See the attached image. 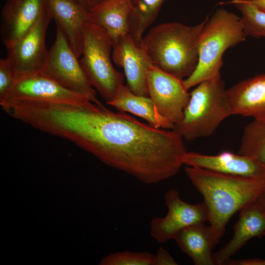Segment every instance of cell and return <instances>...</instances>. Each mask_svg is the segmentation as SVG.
I'll use <instances>...</instances> for the list:
<instances>
[{"instance_id": "484cf974", "label": "cell", "mask_w": 265, "mask_h": 265, "mask_svg": "<svg viewBox=\"0 0 265 265\" xmlns=\"http://www.w3.org/2000/svg\"><path fill=\"white\" fill-rule=\"evenodd\" d=\"M175 259L163 247L159 246L155 255L153 265H177Z\"/></svg>"}, {"instance_id": "ba28073f", "label": "cell", "mask_w": 265, "mask_h": 265, "mask_svg": "<svg viewBox=\"0 0 265 265\" xmlns=\"http://www.w3.org/2000/svg\"><path fill=\"white\" fill-rule=\"evenodd\" d=\"M164 197L166 214L153 218L150 224V235L158 242L164 243L173 239L178 232L186 227L209 221V212L204 203H186L173 188L166 191Z\"/></svg>"}, {"instance_id": "d4e9b609", "label": "cell", "mask_w": 265, "mask_h": 265, "mask_svg": "<svg viewBox=\"0 0 265 265\" xmlns=\"http://www.w3.org/2000/svg\"><path fill=\"white\" fill-rule=\"evenodd\" d=\"M17 75L7 58L0 60V101L6 96L15 83Z\"/></svg>"}, {"instance_id": "52a82bcc", "label": "cell", "mask_w": 265, "mask_h": 265, "mask_svg": "<svg viewBox=\"0 0 265 265\" xmlns=\"http://www.w3.org/2000/svg\"><path fill=\"white\" fill-rule=\"evenodd\" d=\"M55 41L48 51L44 73L60 84L86 97L91 102L103 105L89 82L80 60L71 48L64 32L55 23Z\"/></svg>"}, {"instance_id": "83f0119b", "label": "cell", "mask_w": 265, "mask_h": 265, "mask_svg": "<svg viewBox=\"0 0 265 265\" xmlns=\"http://www.w3.org/2000/svg\"><path fill=\"white\" fill-rule=\"evenodd\" d=\"M260 10L265 12V0H247Z\"/></svg>"}, {"instance_id": "e0dca14e", "label": "cell", "mask_w": 265, "mask_h": 265, "mask_svg": "<svg viewBox=\"0 0 265 265\" xmlns=\"http://www.w3.org/2000/svg\"><path fill=\"white\" fill-rule=\"evenodd\" d=\"M226 94L232 115L265 121V73L236 84Z\"/></svg>"}, {"instance_id": "2e32d148", "label": "cell", "mask_w": 265, "mask_h": 265, "mask_svg": "<svg viewBox=\"0 0 265 265\" xmlns=\"http://www.w3.org/2000/svg\"><path fill=\"white\" fill-rule=\"evenodd\" d=\"M183 163L187 166L200 167L232 175L253 178H265V168L254 159L229 152L216 155L186 152Z\"/></svg>"}, {"instance_id": "f1b7e54d", "label": "cell", "mask_w": 265, "mask_h": 265, "mask_svg": "<svg viewBox=\"0 0 265 265\" xmlns=\"http://www.w3.org/2000/svg\"><path fill=\"white\" fill-rule=\"evenodd\" d=\"M84 8L89 11L90 8V0H77Z\"/></svg>"}, {"instance_id": "7c38bea8", "label": "cell", "mask_w": 265, "mask_h": 265, "mask_svg": "<svg viewBox=\"0 0 265 265\" xmlns=\"http://www.w3.org/2000/svg\"><path fill=\"white\" fill-rule=\"evenodd\" d=\"M112 59L122 67L127 85L136 95L149 97L147 72L153 65L142 43L137 42L130 35L121 38L112 46Z\"/></svg>"}, {"instance_id": "277c9868", "label": "cell", "mask_w": 265, "mask_h": 265, "mask_svg": "<svg viewBox=\"0 0 265 265\" xmlns=\"http://www.w3.org/2000/svg\"><path fill=\"white\" fill-rule=\"evenodd\" d=\"M246 37L240 17L224 8L217 9L201 32L198 64L193 73L184 80L186 87L188 90L204 81L220 80L223 53Z\"/></svg>"}, {"instance_id": "603a6c76", "label": "cell", "mask_w": 265, "mask_h": 265, "mask_svg": "<svg viewBox=\"0 0 265 265\" xmlns=\"http://www.w3.org/2000/svg\"><path fill=\"white\" fill-rule=\"evenodd\" d=\"M165 0H132L136 12L138 27L137 36L142 39L145 29L155 20Z\"/></svg>"}, {"instance_id": "5bb4252c", "label": "cell", "mask_w": 265, "mask_h": 265, "mask_svg": "<svg viewBox=\"0 0 265 265\" xmlns=\"http://www.w3.org/2000/svg\"><path fill=\"white\" fill-rule=\"evenodd\" d=\"M46 9L45 0H6L0 24L1 38L6 48L30 30Z\"/></svg>"}, {"instance_id": "ffe728a7", "label": "cell", "mask_w": 265, "mask_h": 265, "mask_svg": "<svg viewBox=\"0 0 265 265\" xmlns=\"http://www.w3.org/2000/svg\"><path fill=\"white\" fill-rule=\"evenodd\" d=\"M106 104L120 111L140 117L154 127L171 130L174 127L173 123L159 113L149 97L135 94L127 85H122L114 99Z\"/></svg>"}, {"instance_id": "9a60e30c", "label": "cell", "mask_w": 265, "mask_h": 265, "mask_svg": "<svg viewBox=\"0 0 265 265\" xmlns=\"http://www.w3.org/2000/svg\"><path fill=\"white\" fill-rule=\"evenodd\" d=\"M231 240L213 253L215 265H222L253 238L265 236V207L260 197L239 211Z\"/></svg>"}, {"instance_id": "30bf717a", "label": "cell", "mask_w": 265, "mask_h": 265, "mask_svg": "<svg viewBox=\"0 0 265 265\" xmlns=\"http://www.w3.org/2000/svg\"><path fill=\"white\" fill-rule=\"evenodd\" d=\"M147 89L149 97L161 115L174 125L182 120L190 98L184 80L153 65L147 72Z\"/></svg>"}, {"instance_id": "4316f807", "label": "cell", "mask_w": 265, "mask_h": 265, "mask_svg": "<svg viewBox=\"0 0 265 265\" xmlns=\"http://www.w3.org/2000/svg\"><path fill=\"white\" fill-rule=\"evenodd\" d=\"M224 265H265V259L255 258L239 260L229 259Z\"/></svg>"}, {"instance_id": "7402d4cb", "label": "cell", "mask_w": 265, "mask_h": 265, "mask_svg": "<svg viewBox=\"0 0 265 265\" xmlns=\"http://www.w3.org/2000/svg\"><path fill=\"white\" fill-rule=\"evenodd\" d=\"M225 3L233 4L239 10L247 36L265 37V12L257 8L247 0H232Z\"/></svg>"}, {"instance_id": "6da1fadb", "label": "cell", "mask_w": 265, "mask_h": 265, "mask_svg": "<svg viewBox=\"0 0 265 265\" xmlns=\"http://www.w3.org/2000/svg\"><path fill=\"white\" fill-rule=\"evenodd\" d=\"M63 133L66 140L146 184L176 175L186 152L173 130L154 127L90 101L71 108Z\"/></svg>"}, {"instance_id": "ac0fdd59", "label": "cell", "mask_w": 265, "mask_h": 265, "mask_svg": "<svg viewBox=\"0 0 265 265\" xmlns=\"http://www.w3.org/2000/svg\"><path fill=\"white\" fill-rule=\"evenodd\" d=\"M46 8L62 28L78 58L83 51L82 25L91 21L89 11L77 0H45Z\"/></svg>"}, {"instance_id": "d6986e66", "label": "cell", "mask_w": 265, "mask_h": 265, "mask_svg": "<svg viewBox=\"0 0 265 265\" xmlns=\"http://www.w3.org/2000/svg\"><path fill=\"white\" fill-rule=\"evenodd\" d=\"M173 239L194 265H215L212 250L220 238L211 225L199 223L189 226L178 232Z\"/></svg>"}, {"instance_id": "cb8c5ba5", "label": "cell", "mask_w": 265, "mask_h": 265, "mask_svg": "<svg viewBox=\"0 0 265 265\" xmlns=\"http://www.w3.org/2000/svg\"><path fill=\"white\" fill-rule=\"evenodd\" d=\"M155 255L145 251H124L115 252L104 258L103 265H153Z\"/></svg>"}, {"instance_id": "4dcf8cb0", "label": "cell", "mask_w": 265, "mask_h": 265, "mask_svg": "<svg viewBox=\"0 0 265 265\" xmlns=\"http://www.w3.org/2000/svg\"><path fill=\"white\" fill-rule=\"evenodd\" d=\"M101 0H90V7Z\"/></svg>"}, {"instance_id": "44dd1931", "label": "cell", "mask_w": 265, "mask_h": 265, "mask_svg": "<svg viewBox=\"0 0 265 265\" xmlns=\"http://www.w3.org/2000/svg\"><path fill=\"white\" fill-rule=\"evenodd\" d=\"M238 154L254 159L265 168V121L254 120L244 127Z\"/></svg>"}, {"instance_id": "3957f363", "label": "cell", "mask_w": 265, "mask_h": 265, "mask_svg": "<svg viewBox=\"0 0 265 265\" xmlns=\"http://www.w3.org/2000/svg\"><path fill=\"white\" fill-rule=\"evenodd\" d=\"M208 19L194 26L173 22L151 28L142 44L153 65L179 79L189 77L198 64L200 37Z\"/></svg>"}, {"instance_id": "9c48e42d", "label": "cell", "mask_w": 265, "mask_h": 265, "mask_svg": "<svg viewBox=\"0 0 265 265\" xmlns=\"http://www.w3.org/2000/svg\"><path fill=\"white\" fill-rule=\"evenodd\" d=\"M52 19L46 9L30 30L7 49L6 58L17 77L43 72L48 55L45 45L46 34Z\"/></svg>"}, {"instance_id": "f546056e", "label": "cell", "mask_w": 265, "mask_h": 265, "mask_svg": "<svg viewBox=\"0 0 265 265\" xmlns=\"http://www.w3.org/2000/svg\"><path fill=\"white\" fill-rule=\"evenodd\" d=\"M260 198L262 200V202L263 203L265 207V190L264 191V192L262 193V194L260 196Z\"/></svg>"}, {"instance_id": "7a4b0ae2", "label": "cell", "mask_w": 265, "mask_h": 265, "mask_svg": "<svg viewBox=\"0 0 265 265\" xmlns=\"http://www.w3.org/2000/svg\"><path fill=\"white\" fill-rule=\"evenodd\" d=\"M185 172L203 196L209 222L220 238L230 218L259 198L265 190V178H253L220 173L187 166Z\"/></svg>"}, {"instance_id": "5b68a950", "label": "cell", "mask_w": 265, "mask_h": 265, "mask_svg": "<svg viewBox=\"0 0 265 265\" xmlns=\"http://www.w3.org/2000/svg\"><path fill=\"white\" fill-rule=\"evenodd\" d=\"M223 81L207 80L190 93L182 120L173 129L188 140L211 135L231 115Z\"/></svg>"}, {"instance_id": "8992f818", "label": "cell", "mask_w": 265, "mask_h": 265, "mask_svg": "<svg viewBox=\"0 0 265 265\" xmlns=\"http://www.w3.org/2000/svg\"><path fill=\"white\" fill-rule=\"evenodd\" d=\"M83 51L80 60L90 84L106 103L123 85L124 75L113 67L110 55L112 43L107 33L91 21L82 25Z\"/></svg>"}, {"instance_id": "4fadbf2b", "label": "cell", "mask_w": 265, "mask_h": 265, "mask_svg": "<svg viewBox=\"0 0 265 265\" xmlns=\"http://www.w3.org/2000/svg\"><path fill=\"white\" fill-rule=\"evenodd\" d=\"M10 100L64 102L89 100L85 96L63 86L43 72L18 77L1 101Z\"/></svg>"}, {"instance_id": "8fae6325", "label": "cell", "mask_w": 265, "mask_h": 265, "mask_svg": "<svg viewBox=\"0 0 265 265\" xmlns=\"http://www.w3.org/2000/svg\"><path fill=\"white\" fill-rule=\"evenodd\" d=\"M91 22L102 28L110 37L112 46L121 38L137 37V19L132 0H101L89 10Z\"/></svg>"}]
</instances>
